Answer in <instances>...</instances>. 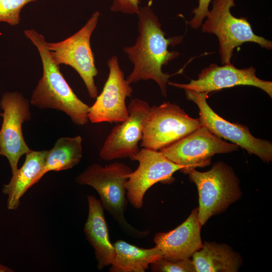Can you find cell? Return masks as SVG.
I'll list each match as a JSON object with an SVG mask.
<instances>
[{"mask_svg": "<svg viewBox=\"0 0 272 272\" xmlns=\"http://www.w3.org/2000/svg\"><path fill=\"white\" fill-rule=\"evenodd\" d=\"M138 15L139 35L134 45L123 49L134 65L126 80L129 84L153 80L166 97L168 79L173 75L163 73L162 68L179 56L178 52L170 51L168 47L180 43L183 37L166 38L157 16L150 6L140 8Z\"/></svg>", "mask_w": 272, "mask_h": 272, "instance_id": "6da1fadb", "label": "cell"}, {"mask_svg": "<svg viewBox=\"0 0 272 272\" xmlns=\"http://www.w3.org/2000/svg\"><path fill=\"white\" fill-rule=\"evenodd\" d=\"M24 34L37 48L43 65V75L32 94L31 104L64 112L77 125L87 124L90 107L77 96L64 78L43 35L33 29L25 30Z\"/></svg>", "mask_w": 272, "mask_h": 272, "instance_id": "7a4b0ae2", "label": "cell"}, {"mask_svg": "<svg viewBox=\"0 0 272 272\" xmlns=\"http://www.w3.org/2000/svg\"><path fill=\"white\" fill-rule=\"evenodd\" d=\"M132 170L127 165L114 162L108 165L95 163L89 165L76 178L80 185L93 187L100 197V201L105 210L112 217L123 231L136 238L147 236L148 230L135 229L126 221L125 183Z\"/></svg>", "mask_w": 272, "mask_h": 272, "instance_id": "3957f363", "label": "cell"}, {"mask_svg": "<svg viewBox=\"0 0 272 272\" xmlns=\"http://www.w3.org/2000/svg\"><path fill=\"white\" fill-rule=\"evenodd\" d=\"M196 186L198 193V219L202 226L212 216L219 214L238 200L242 194L239 180L233 169L223 162L200 172L195 168L182 170Z\"/></svg>", "mask_w": 272, "mask_h": 272, "instance_id": "277c9868", "label": "cell"}, {"mask_svg": "<svg viewBox=\"0 0 272 272\" xmlns=\"http://www.w3.org/2000/svg\"><path fill=\"white\" fill-rule=\"evenodd\" d=\"M235 6L234 0H213L212 8L201 26L203 33L217 36L223 64L231 63L234 49L246 42L258 44L267 50L272 48L271 41L256 35L246 18L232 15L230 10Z\"/></svg>", "mask_w": 272, "mask_h": 272, "instance_id": "5b68a950", "label": "cell"}, {"mask_svg": "<svg viewBox=\"0 0 272 272\" xmlns=\"http://www.w3.org/2000/svg\"><path fill=\"white\" fill-rule=\"evenodd\" d=\"M95 12L85 25L76 33L57 42H47L50 55L58 65L64 64L74 69L83 80L92 98L98 96V89L94 78L98 74L95 64L90 39L100 16Z\"/></svg>", "mask_w": 272, "mask_h": 272, "instance_id": "8992f818", "label": "cell"}, {"mask_svg": "<svg viewBox=\"0 0 272 272\" xmlns=\"http://www.w3.org/2000/svg\"><path fill=\"white\" fill-rule=\"evenodd\" d=\"M200 126L198 118L190 117L174 103L164 102L150 107L141 145L159 151Z\"/></svg>", "mask_w": 272, "mask_h": 272, "instance_id": "52a82bcc", "label": "cell"}, {"mask_svg": "<svg viewBox=\"0 0 272 272\" xmlns=\"http://www.w3.org/2000/svg\"><path fill=\"white\" fill-rule=\"evenodd\" d=\"M184 90L187 99L194 102L199 108L198 120L201 126L216 136L244 149L249 154L257 156L264 162L269 163L272 161L270 141L254 137L247 126L231 123L216 113L207 103L209 93Z\"/></svg>", "mask_w": 272, "mask_h": 272, "instance_id": "ba28073f", "label": "cell"}, {"mask_svg": "<svg viewBox=\"0 0 272 272\" xmlns=\"http://www.w3.org/2000/svg\"><path fill=\"white\" fill-rule=\"evenodd\" d=\"M4 110L0 130V156L6 157L10 163L12 174L18 170L22 156L32 150L23 137V123L31 118L29 101L17 92L6 93L0 102Z\"/></svg>", "mask_w": 272, "mask_h": 272, "instance_id": "9c48e42d", "label": "cell"}, {"mask_svg": "<svg viewBox=\"0 0 272 272\" xmlns=\"http://www.w3.org/2000/svg\"><path fill=\"white\" fill-rule=\"evenodd\" d=\"M137 161V169L130 173L125 183L126 195L129 202L137 209L142 208L147 190L159 182L169 181L173 174L185 168L165 156L160 151L143 148L129 158Z\"/></svg>", "mask_w": 272, "mask_h": 272, "instance_id": "30bf717a", "label": "cell"}, {"mask_svg": "<svg viewBox=\"0 0 272 272\" xmlns=\"http://www.w3.org/2000/svg\"><path fill=\"white\" fill-rule=\"evenodd\" d=\"M238 149L237 145L222 140L201 126L159 151L173 162L184 166V170L206 166L214 155Z\"/></svg>", "mask_w": 272, "mask_h": 272, "instance_id": "8fae6325", "label": "cell"}, {"mask_svg": "<svg viewBox=\"0 0 272 272\" xmlns=\"http://www.w3.org/2000/svg\"><path fill=\"white\" fill-rule=\"evenodd\" d=\"M150 108L144 100L137 98L131 100L127 107L128 117L113 127L100 151L102 159L130 158L139 151V143L143 138Z\"/></svg>", "mask_w": 272, "mask_h": 272, "instance_id": "7c38bea8", "label": "cell"}, {"mask_svg": "<svg viewBox=\"0 0 272 272\" xmlns=\"http://www.w3.org/2000/svg\"><path fill=\"white\" fill-rule=\"evenodd\" d=\"M109 73L103 90L90 107L89 120L92 123H119L128 116L126 97H130L132 89L124 79L116 55L108 61Z\"/></svg>", "mask_w": 272, "mask_h": 272, "instance_id": "4fadbf2b", "label": "cell"}, {"mask_svg": "<svg viewBox=\"0 0 272 272\" xmlns=\"http://www.w3.org/2000/svg\"><path fill=\"white\" fill-rule=\"evenodd\" d=\"M256 70L251 66L239 69L233 64L219 66L212 63L203 69L196 80H191L188 84L169 81V85L196 92L208 93L239 85L251 86L258 88L272 97V82L258 78Z\"/></svg>", "mask_w": 272, "mask_h": 272, "instance_id": "5bb4252c", "label": "cell"}, {"mask_svg": "<svg viewBox=\"0 0 272 272\" xmlns=\"http://www.w3.org/2000/svg\"><path fill=\"white\" fill-rule=\"evenodd\" d=\"M198 219V208L176 228L168 232L156 233L154 241L161 251L162 258L175 261L189 258L202 246Z\"/></svg>", "mask_w": 272, "mask_h": 272, "instance_id": "9a60e30c", "label": "cell"}, {"mask_svg": "<svg viewBox=\"0 0 272 272\" xmlns=\"http://www.w3.org/2000/svg\"><path fill=\"white\" fill-rule=\"evenodd\" d=\"M88 215L84 232L94 249L97 268L102 270L110 266L115 257V249L111 243L104 209L100 201L94 196H87Z\"/></svg>", "mask_w": 272, "mask_h": 272, "instance_id": "2e32d148", "label": "cell"}, {"mask_svg": "<svg viewBox=\"0 0 272 272\" xmlns=\"http://www.w3.org/2000/svg\"><path fill=\"white\" fill-rule=\"evenodd\" d=\"M46 151H31L26 154L22 166L13 174L10 182L4 185L3 192L8 196L7 208L9 210H17L21 198L42 178Z\"/></svg>", "mask_w": 272, "mask_h": 272, "instance_id": "e0dca14e", "label": "cell"}, {"mask_svg": "<svg viewBox=\"0 0 272 272\" xmlns=\"http://www.w3.org/2000/svg\"><path fill=\"white\" fill-rule=\"evenodd\" d=\"M192 256L196 272H237L243 263L231 246L215 242L205 241Z\"/></svg>", "mask_w": 272, "mask_h": 272, "instance_id": "ac0fdd59", "label": "cell"}, {"mask_svg": "<svg viewBox=\"0 0 272 272\" xmlns=\"http://www.w3.org/2000/svg\"><path fill=\"white\" fill-rule=\"evenodd\" d=\"M113 245L115 257L110 272H145L151 264L162 258L161 251L156 245L143 248L121 240Z\"/></svg>", "mask_w": 272, "mask_h": 272, "instance_id": "d6986e66", "label": "cell"}, {"mask_svg": "<svg viewBox=\"0 0 272 272\" xmlns=\"http://www.w3.org/2000/svg\"><path fill=\"white\" fill-rule=\"evenodd\" d=\"M82 156L81 136L59 138L52 149L46 151L42 177L51 171H59L73 168L79 163Z\"/></svg>", "mask_w": 272, "mask_h": 272, "instance_id": "ffe728a7", "label": "cell"}, {"mask_svg": "<svg viewBox=\"0 0 272 272\" xmlns=\"http://www.w3.org/2000/svg\"><path fill=\"white\" fill-rule=\"evenodd\" d=\"M37 0H0V22L11 26L18 25L20 21V12L27 4Z\"/></svg>", "mask_w": 272, "mask_h": 272, "instance_id": "44dd1931", "label": "cell"}, {"mask_svg": "<svg viewBox=\"0 0 272 272\" xmlns=\"http://www.w3.org/2000/svg\"><path fill=\"white\" fill-rule=\"evenodd\" d=\"M150 266L151 271L154 272H196L193 261L190 258L175 261L161 258Z\"/></svg>", "mask_w": 272, "mask_h": 272, "instance_id": "7402d4cb", "label": "cell"}, {"mask_svg": "<svg viewBox=\"0 0 272 272\" xmlns=\"http://www.w3.org/2000/svg\"><path fill=\"white\" fill-rule=\"evenodd\" d=\"M212 0H198V5L195 8L192 13L194 14L193 18L188 22L190 26L196 29L201 26L202 21L206 17L209 12V7Z\"/></svg>", "mask_w": 272, "mask_h": 272, "instance_id": "603a6c76", "label": "cell"}, {"mask_svg": "<svg viewBox=\"0 0 272 272\" xmlns=\"http://www.w3.org/2000/svg\"><path fill=\"white\" fill-rule=\"evenodd\" d=\"M140 0H113L110 10L114 12H120L126 14H138Z\"/></svg>", "mask_w": 272, "mask_h": 272, "instance_id": "cb8c5ba5", "label": "cell"}, {"mask_svg": "<svg viewBox=\"0 0 272 272\" xmlns=\"http://www.w3.org/2000/svg\"><path fill=\"white\" fill-rule=\"evenodd\" d=\"M14 270L7 266L0 263V272H13Z\"/></svg>", "mask_w": 272, "mask_h": 272, "instance_id": "d4e9b609", "label": "cell"}]
</instances>
